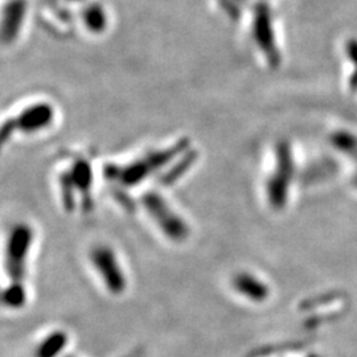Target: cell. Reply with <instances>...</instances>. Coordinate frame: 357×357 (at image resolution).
<instances>
[{
    "label": "cell",
    "instance_id": "obj_1",
    "mask_svg": "<svg viewBox=\"0 0 357 357\" xmlns=\"http://www.w3.org/2000/svg\"><path fill=\"white\" fill-rule=\"evenodd\" d=\"M32 246L33 229L28 224H16L11 228L4 246V268L10 281H26Z\"/></svg>",
    "mask_w": 357,
    "mask_h": 357
},
{
    "label": "cell",
    "instance_id": "obj_2",
    "mask_svg": "<svg viewBox=\"0 0 357 357\" xmlns=\"http://www.w3.org/2000/svg\"><path fill=\"white\" fill-rule=\"evenodd\" d=\"M90 262L109 293L122 295L128 290L126 273L110 246L98 245L93 248L90 252Z\"/></svg>",
    "mask_w": 357,
    "mask_h": 357
},
{
    "label": "cell",
    "instance_id": "obj_3",
    "mask_svg": "<svg viewBox=\"0 0 357 357\" xmlns=\"http://www.w3.org/2000/svg\"><path fill=\"white\" fill-rule=\"evenodd\" d=\"M277 168L271 174L266 184L270 205L280 211L286 203L290 191V184L294 178V159L291 147L287 142H281L275 150Z\"/></svg>",
    "mask_w": 357,
    "mask_h": 357
},
{
    "label": "cell",
    "instance_id": "obj_4",
    "mask_svg": "<svg viewBox=\"0 0 357 357\" xmlns=\"http://www.w3.org/2000/svg\"><path fill=\"white\" fill-rule=\"evenodd\" d=\"M252 32H253L255 44L268 59L270 66L273 68L280 66L281 53L275 41L271 7L266 1H258L253 7Z\"/></svg>",
    "mask_w": 357,
    "mask_h": 357
},
{
    "label": "cell",
    "instance_id": "obj_5",
    "mask_svg": "<svg viewBox=\"0 0 357 357\" xmlns=\"http://www.w3.org/2000/svg\"><path fill=\"white\" fill-rule=\"evenodd\" d=\"M144 206L149 215L153 217V221L163 231V234L175 243H181L188 238L190 227L187 222L175 213L169 205L163 200V197L150 193L144 197Z\"/></svg>",
    "mask_w": 357,
    "mask_h": 357
},
{
    "label": "cell",
    "instance_id": "obj_6",
    "mask_svg": "<svg viewBox=\"0 0 357 357\" xmlns=\"http://www.w3.org/2000/svg\"><path fill=\"white\" fill-rule=\"evenodd\" d=\"M231 286L241 296L257 303L265 302L270 294L268 284L249 271H240L233 275Z\"/></svg>",
    "mask_w": 357,
    "mask_h": 357
},
{
    "label": "cell",
    "instance_id": "obj_7",
    "mask_svg": "<svg viewBox=\"0 0 357 357\" xmlns=\"http://www.w3.org/2000/svg\"><path fill=\"white\" fill-rule=\"evenodd\" d=\"M69 343L68 333L61 330L48 333L35 348V357H60Z\"/></svg>",
    "mask_w": 357,
    "mask_h": 357
},
{
    "label": "cell",
    "instance_id": "obj_8",
    "mask_svg": "<svg viewBox=\"0 0 357 357\" xmlns=\"http://www.w3.org/2000/svg\"><path fill=\"white\" fill-rule=\"evenodd\" d=\"M28 294L24 282L10 281L0 289V306L8 310H20L26 306Z\"/></svg>",
    "mask_w": 357,
    "mask_h": 357
},
{
    "label": "cell",
    "instance_id": "obj_9",
    "mask_svg": "<svg viewBox=\"0 0 357 357\" xmlns=\"http://www.w3.org/2000/svg\"><path fill=\"white\" fill-rule=\"evenodd\" d=\"M332 143L333 146L344 153L345 155H349L351 158H355L357 162V138L348 134V132H336L333 137H332Z\"/></svg>",
    "mask_w": 357,
    "mask_h": 357
},
{
    "label": "cell",
    "instance_id": "obj_10",
    "mask_svg": "<svg viewBox=\"0 0 357 357\" xmlns=\"http://www.w3.org/2000/svg\"><path fill=\"white\" fill-rule=\"evenodd\" d=\"M347 54L351 60V63L355 64V73L349 79V85L352 89H357V41L356 40H351L347 44Z\"/></svg>",
    "mask_w": 357,
    "mask_h": 357
},
{
    "label": "cell",
    "instance_id": "obj_11",
    "mask_svg": "<svg viewBox=\"0 0 357 357\" xmlns=\"http://www.w3.org/2000/svg\"><path fill=\"white\" fill-rule=\"evenodd\" d=\"M218 3H220V6L222 7L225 13L233 20H237L240 17L241 11H240V7L237 4V0H218Z\"/></svg>",
    "mask_w": 357,
    "mask_h": 357
},
{
    "label": "cell",
    "instance_id": "obj_12",
    "mask_svg": "<svg viewBox=\"0 0 357 357\" xmlns=\"http://www.w3.org/2000/svg\"><path fill=\"white\" fill-rule=\"evenodd\" d=\"M308 357H319V356H317V355H311V356H308Z\"/></svg>",
    "mask_w": 357,
    "mask_h": 357
},
{
    "label": "cell",
    "instance_id": "obj_13",
    "mask_svg": "<svg viewBox=\"0 0 357 357\" xmlns=\"http://www.w3.org/2000/svg\"><path fill=\"white\" fill-rule=\"evenodd\" d=\"M0 289H1V287H0Z\"/></svg>",
    "mask_w": 357,
    "mask_h": 357
}]
</instances>
